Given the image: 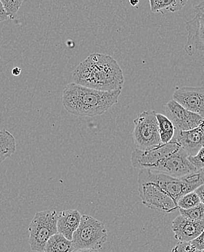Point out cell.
<instances>
[{"mask_svg":"<svg viewBox=\"0 0 204 252\" xmlns=\"http://www.w3.org/2000/svg\"><path fill=\"white\" fill-rule=\"evenodd\" d=\"M173 140L184 149L189 157L196 155L204 146V122L192 130L185 132L175 130Z\"/></svg>","mask_w":204,"mask_h":252,"instance_id":"obj_13","label":"cell"},{"mask_svg":"<svg viewBox=\"0 0 204 252\" xmlns=\"http://www.w3.org/2000/svg\"><path fill=\"white\" fill-rule=\"evenodd\" d=\"M172 230L179 242H191L204 231V221L190 220L179 215L174 220Z\"/></svg>","mask_w":204,"mask_h":252,"instance_id":"obj_12","label":"cell"},{"mask_svg":"<svg viewBox=\"0 0 204 252\" xmlns=\"http://www.w3.org/2000/svg\"><path fill=\"white\" fill-rule=\"evenodd\" d=\"M8 18V15H7V13L4 10V7H3L2 4H1V1H0V22L6 21Z\"/></svg>","mask_w":204,"mask_h":252,"instance_id":"obj_26","label":"cell"},{"mask_svg":"<svg viewBox=\"0 0 204 252\" xmlns=\"http://www.w3.org/2000/svg\"><path fill=\"white\" fill-rule=\"evenodd\" d=\"M173 99L188 111L204 119V86L176 88Z\"/></svg>","mask_w":204,"mask_h":252,"instance_id":"obj_11","label":"cell"},{"mask_svg":"<svg viewBox=\"0 0 204 252\" xmlns=\"http://www.w3.org/2000/svg\"><path fill=\"white\" fill-rule=\"evenodd\" d=\"M189 156L182 147L160 161L153 171L166 174L175 178H180L199 172L189 161Z\"/></svg>","mask_w":204,"mask_h":252,"instance_id":"obj_8","label":"cell"},{"mask_svg":"<svg viewBox=\"0 0 204 252\" xmlns=\"http://www.w3.org/2000/svg\"><path fill=\"white\" fill-rule=\"evenodd\" d=\"M201 204V200L194 191L186 194L179 200L178 208L182 209H189L196 207Z\"/></svg>","mask_w":204,"mask_h":252,"instance_id":"obj_20","label":"cell"},{"mask_svg":"<svg viewBox=\"0 0 204 252\" xmlns=\"http://www.w3.org/2000/svg\"><path fill=\"white\" fill-rule=\"evenodd\" d=\"M73 252H100L98 250H75Z\"/></svg>","mask_w":204,"mask_h":252,"instance_id":"obj_28","label":"cell"},{"mask_svg":"<svg viewBox=\"0 0 204 252\" xmlns=\"http://www.w3.org/2000/svg\"><path fill=\"white\" fill-rule=\"evenodd\" d=\"M158 124V132L161 143H170L175 137V129L173 124L165 115L161 114H156Z\"/></svg>","mask_w":204,"mask_h":252,"instance_id":"obj_18","label":"cell"},{"mask_svg":"<svg viewBox=\"0 0 204 252\" xmlns=\"http://www.w3.org/2000/svg\"><path fill=\"white\" fill-rule=\"evenodd\" d=\"M194 192L197 194L198 196L200 198L201 203L204 204V185H202L200 187L198 188Z\"/></svg>","mask_w":204,"mask_h":252,"instance_id":"obj_25","label":"cell"},{"mask_svg":"<svg viewBox=\"0 0 204 252\" xmlns=\"http://www.w3.org/2000/svg\"><path fill=\"white\" fill-rule=\"evenodd\" d=\"M16 151V142L14 136L6 129L0 132V163L11 157Z\"/></svg>","mask_w":204,"mask_h":252,"instance_id":"obj_17","label":"cell"},{"mask_svg":"<svg viewBox=\"0 0 204 252\" xmlns=\"http://www.w3.org/2000/svg\"><path fill=\"white\" fill-rule=\"evenodd\" d=\"M188 160L198 171H202L204 168V146L196 155L188 157Z\"/></svg>","mask_w":204,"mask_h":252,"instance_id":"obj_22","label":"cell"},{"mask_svg":"<svg viewBox=\"0 0 204 252\" xmlns=\"http://www.w3.org/2000/svg\"><path fill=\"white\" fill-rule=\"evenodd\" d=\"M190 244L196 249V250H199V251H203L204 250V230L202 232V234L190 242Z\"/></svg>","mask_w":204,"mask_h":252,"instance_id":"obj_24","label":"cell"},{"mask_svg":"<svg viewBox=\"0 0 204 252\" xmlns=\"http://www.w3.org/2000/svg\"><path fill=\"white\" fill-rule=\"evenodd\" d=\"M57 221L56 211H42L35 214L28 229L32 251L44 252L48 240L58 233Z\"/></svg>","mask_w":204,"mask_h":252,"instance_id":"obj_5","label":"cell"},{"mask_svg":"<svg viewBox=\"0 0 204 252\" xmlns=\"http://www.w3.org/2000/svg\"><path fill=\"white\" fill-rule=\"evenodd\" d=\"M75 250L72 241L57 233L47 241L44 252H73Z\"/></svg>","mask_w":204,"mask_h":252,"instance_id":"obj_16","label":"cell"},{"mask_svg":"<svg viewBox=\"0 0 204 252\" xmlns=\"http://www.w3.org/2000/svg\"><path fill=\"white\" fill-rule=\"evenodd\" d=\"M134 143L138 150L147 151L161 144L155 111H145L134 120Z\"/></svg>","mask_w":204,"mask_h":252,"instance_id":"obj_6","label":"cell"},{"mask_svg":"<svg viewBox=\"0 0 204 252\" xmlns=\"http://www.w3.org/2000/svg\"><path fill=\"white\" fill-rule=\"evenodd\" d=\"M121 93V90L99 91L72 82L64 88L62 102L70 114L94 117L104 114L117 103Z\"/></svg>","mask_w":204,"mask_h":252,"instance_id":"obj_3","label":"cell"},{"mask_svg":"<svg viewBox=\"0 0 204 252\" xmlns=\"http://www.w3.org/2000/svg\"><path fill=\"white\" fill-rule=\"evenodd\" d=\"M82 215L77 209L64 210L58 214V233L72 241L73 235L78 228Z\"/></svg>","mask_w":204,"mask_h":252,"instance_id":"obj_14","label":"cell"},{"mask_svg":"<svg viewBox=\"0 0 204 252\" xmlns=\"http://www.w3.org/2000/svg\"><path fill=\"white\" fill-rule=\"evenodd\" d=\"M1 4L4 10L8 15V18L13 19L16 16L17 12L19 10L22 4V0H1Z\"/></svg>","mask_w":204,"mask_h":252,"instance_id":"obj_21","label":"cell"},{"mask_svg":"<svg viewBox=\"0 0 204 252\" xmlns=\"http://www.w3.org/2000/svg\"><path fill=\"white\" fill-rule=\"evenodd\" d=\"M108 233L103 222L89 215H82L80 224L73 235L75 250H99L107 241Z\"/></svg>","mask_w":204,"mask_h":252,"instance_id":"obj_4","label":"cell"},{"mask_svg":"<svg viewBox=\"0 0 204 252\" xmlns=\"http://www.w3.org/2000/svg\"><path fill=\"white\" fill-rule=\"evenodd\" d=\"M129 4H130L131 5L133 6V7H135V6H137L139 4V1H138V0H136V1H129Z\"/></svg>","mask_w":204,"mask_h":252,"instance_id":"obj_29","label":"cell"},{"mask_svg":"<svg viewBox=\"0 0 204 252\" xmlns=\"http://www.w3.org/2000/svg\"><path fill=\"white\" fill-rule=\"evenodd\" d=\"M188 41L185 50L192 56L197 51L204 52V1L195 9V16L186 23Z\"/></svg>","mask_w":204,"mask_h":252,"instance_id":"obj_10","label":"cell"},{"mask_svg":"<svg viewBox=\"0 0 204 252\" xmlns=\"http://www.w3.org/2000/svg\"><path fill=\"white\" fill-rule=\"evenodd\" d=\"M164 112L179 132L192 130L202 125L204 119L198 114L188 111L186 108L172 99L164 106Z\"/></svg>","mask_w":204,"mask_h":252,"instance_id":"obj_9","label":"cell"},{"mask_svg":"<svg viewBox=\"0 0 204 252\" xmlns=\"http://www.w3.org/2000/svg\"><path fill=\"white\" fill-rule=\"evenodd\" d=\"M202 252H204V250H203V251H202Z\"/></svg>","mask_w":204,"mask_h":252,"instance_id":"obj_30","label":"cell"},{"mask_svg":"<svg viewBox=\"0 0 204 252\" xmlns=\"http://www.w3.org/2000/svg\"><path fill=\"white\" fill-rule=\"evenodd\" d=\"M181 216L193 221H204V204L201 203L189 209H179Z\"/></svg>","mask_w":204,"mask_h":252,"instance_id":"obj_19","label":"cell"},{"mask_svg":"<svg viewBox=\"0 0 204 252\" xmlns=\"http://www.w3.org/2000/svg\"><path fill=\"white\" fill-rule=\"evenodd\" d=\"M202 185H204L203 171L180 178L149 169H140L138 173V189L142 202L149 209L167 213L179 209V200Z\"/></svg>","mask_w":204,"mask_h":252,"instance_id":"obj_1","label":"cell"},{"mask_svg":"<svg viewBox=\"0 0 204 252\" xmlns=\"http://www.w3.org/2000/svg\"><path fill=\"white\" fill-rule=\"evenodd\" d=\"M172 252H202L196 250L190 242H179L173 247Z\"/></svg>","mask_w":204,"mask_h":252,"instance_id":"obj_23","label":"cell"},{"mask_svg":"<svg viewBox=\"0 0 204 252\" xmlns=\"http://www.w3.org/2000/svg\"><path fill=\"white\" fill-rule=\"evenodd\" d=\"M21 73V68H18V67H16V68H13L12 70V74L13 76H18Z\"/></svg>","mask_w":204,"mask_h":252,"instance_id":"obj_27","label":"cell"},{"mask_svg":"<svg viewBox=\"0 0 204 252\" xmlns=\"http://www.w3.org/2000/svg\"><path fill=\"white\" fill-rule=\"evenodd\" d=\"M188 1L184 0H150V10L153 13H159L161 14L172 12L179 11L186 5Z\"/></svg>","mask_w":204,"mask_h":252,"instance_id":"obj_15","label":"cell"},{"mask_svg":"<svg viewBox=\"0 0 204 252\" xmlns=\"http://www.w3.org/2000/svg\"><path fill=\"white\" fill-rule=\"evenodd\" d=\"M1 129H0V132H1Z\"/></svg>","mask_w":204,"mask_h":252,"instance_id":"obj_31","label":"cell"},{"mask_svg":"<svg viewBox=\"0 0 204 252\" xmlns=\"http://www.w3.org/2000/svg\"><path fill=\"white\" fill-rule=\"evenodd\" d=\"M73 82L99 91L122 90L124 74L117 61L103 53H92L79 63L72 74Z\"/></svg>","mask_w":204,"mask_h":252,"instance_id":"obj_2","label":"cell"},{"mask_svg":"<svg viewBox=\"0 0 204 252\" xmlns=\"http://www.w3.org/2000/svg\"><path fill=\"white\" fill-rule=\"evenodd\" d=\"M180 147L176 141L173 140L170 143L165 144L161 143L159 146L147 151L135 149L132 153L131 157L132 166L135 169L153 170L160 161L177 151Z\"/></svg>","mask_w":204,"mask_h":252,"instance_id":"obj_7","label":"cell"}]
</instances>
